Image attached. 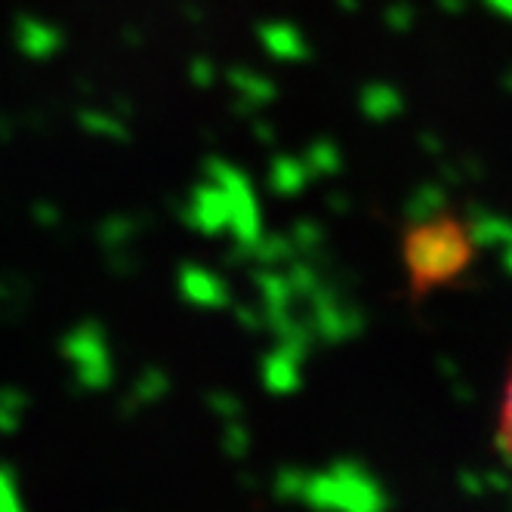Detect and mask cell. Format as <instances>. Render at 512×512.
Masks as SVG:
<instances>
[{
	"label": "cell",
	"instance_id": "obj_1",
	"mask_svg": "<svg viewBox=\"0 0 512 512\" xmlns=\"http://www.w3.org/2000/svg\"><path fill=\"white\" fill-rule=\"evenodd\" d=\"M401 260H405L411 297L420 300L469 272L475 260V241L463 219L451 213L426 216L401 238Z\"/></svg>",
	"mask_w": 512,
	"mask_h": 512
},
{
	"label": "cell",
	"instance_id": "obj_2",
	"mask_svg": "<svg viewBox=\"0 0 512 512\" xmlns=\"http://www.w3.org/2000/svg\"><path fill=\"white\" fill-rule=\"evenodd\" d=\"M182 294H186L189 300H195V303H204V306L226 300L223 284H219L213 275H207L201 269H192V266L182 272Z\"/></svg>",
	"mask_w": 512,
	"mask_h": 512
},
{
	"label": "cell",
	"instance_id": "obj_3",
	"mask_svg": "<svg viewBox=\"0 0 512 512\" xmlns=\"http://www.w3.org/2000/svg\"><path fill=\"white\" fill-rule=\"evenodd\" d=\"M497 435H500V445H503L506 457L512 460V374H509V380H506V389H503V401H500Z\"/></svg>",
	"mask_w": 512,
	"mask_h": 512
},
{
	"label": "cell",
	"instance_id": "obj_4",
	"mask_svg": "<svg viewBox=\"0 0 512 512\" xmlns=\"http://www.w3.org/2000/svg\"><path fill=\"white\" fill-rule=\"evenodd\" d=\"M0 512H22L16 485H13V479L4 469H0Z\"/></svg>",
	"mask_w": 512,
	"mask_h": 512
},
{
	"label": "cell",
	"instance_id": "obj_5",
	"mask_svg": "<svg viewBox=\"0 0 512 512\" xmlns=\"http://www.w3.org/2000/svg\"><path fill=\"white\" fill-rule=\"evenodd\" d=\"M497 4H500L503 10H512V0H497Z\"/></svg>",
	"mask_w": 512,
	"mask_h": 512
}]
</instances>
